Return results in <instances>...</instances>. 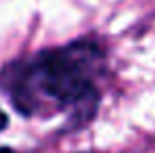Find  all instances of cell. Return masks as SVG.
Returning <instances> with one entry per match:
<instances>
[{
	"mask_svg": "<svg viewBox=\"0 0 155 153\" xmlns=\"http://www.w3.org/2000/svg\"><path fill=\"white\" fill-rule=\"evenodd\" d=\"M6 126H8V118H6V113L0 109V130H4Z\"/></svg>",
	"mask_w": 155,
	"mask_h": 153,
	"instance_id": "7a4b0ae2",
	"label": "cell"
},
{
	"mask_svg": "<svg viewBox=\"0 0 155 153\" xmlns=\"http://www.w3.org/2000/svg\"><path fill=\"white\" fill-rule=\"evenodd\" d=\"M0 153H15L13 149H8V147H0Z\"/></svg>",
	"mask_w": 155,
	"mask_h": 153,
	"instance_id": "3957f363",
	"label": "cell"
},
{
	"mask_svg": "<svg viewBox=\"0 0 155 153\" xmlns=\"http://www.w3.org/2000/svg\"><path fill=\"white\" fill-rule=\"evenodd\" d=\"M101 61L103 51L92 42H74L38 55L34 61L19 65L8 82L6 90L13 107L23 115H34L40 99H48L57 109L69 111V130L88 126L101 101L92 80Z\"/></svg>",
	"mask_w": 155,
	"mask_h": 153,
	"instance_id": "6da1fadb",
	"label": "cell"
}]
</instances>
